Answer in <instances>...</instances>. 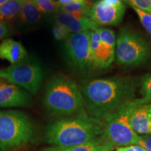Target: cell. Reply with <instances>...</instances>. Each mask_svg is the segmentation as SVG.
<instances>
[{
	"mask_svg": "<svg viewBox=\"0 0 151 151\" xmlns=\"http://www.w3.org/2000/svg\"><path fill=\"white\" fill-rule=\"evenodd\" d=\"M137 83L132 77H109L89 81L81 88L90 116L104 120L134 99Z\"/></svg>",
	"mask_w": 151,
	"mask_h": 151,
	"instance_id": "1",
	"label": "cell"
},
{
	"mask_svg": "<svg viewBox=\"0 0 151 151\" xmlns=\"http://www.w3.org/2000/svg\"><path fill=\"white\" fill-rule=\"evenodd\" d=\"M104 128V120L94 118L83 111L49 124L43 139L55 146H78L99 137Z\"/></svg>",
	"mask_w": 151,
	"mask_h": 151,
	"instance_id": "2",
	"label": "cell"
},
{
	"mask_svg": "<svg viewBox=\"0 0 151 151\" xmlns=\"http://www.w3.org/2000/svg\"><path fill=\"white\" fill-rule=\"evenodd\" d=\"M43 104L54 116L68 117L85 111L81 88L74 81L62 74L55 75L46 84Z\"/></svg>",
	"mask_w": 151,
	"mask_h": 151,
	"instance_id": "3",
	"label": "cell"
},
{
	"mask_svg": "<svg viewBox=\"0 0 151 151\" xmlns=\"http://www.w3.org/2000/svg\"><path fill=\"white\" fill-rule=\"evenodd\" d=\"M35 127L29 117L20 111H0V150L9 151L31 142Z\"/></svg>",
	"mask_w": 151,
	"mask_h": 151,
	"instance_id": "4",
	"label": "cell"
},
{
	"mask_svg": "<svg viewBox=\"0 0 151 151\" xmlns=\"http://www.w3.org/2000/svg\"><path fill=\"white\" fill-rule=\"evenodd\" d=\"M0 78L35 94L42 85L43 71L39 62L25 58L18 63L0 69Z\"/></svg>",
	"mask_w": 151,
	"mask_h": 151,
	"instance_id": "5",
	"label": "cell"
},
{
	"mask_svg": "<svg viewBox=\"0 0 151 151\" xmlns=\"http://www.w3.org/2000/svg\"><path fill=\"white\" fill-rule=\"evenodd\" d=\"M150 48L146 41L134 32L123 28L116 39L117 62L126 67H133L143 63L148 58Z\"/></svg>",
	"mask_w": 151,
	"mask_h": 151,
	"instance_id": "6",
	"label": "cell"
},
{
	"mask_svg": "<svg viewBox=\"0 0 151 151\" xmlns=\"http://www.w3.org/2000/svg\"><path fill=\"white\" fill-rule=\"evenodd\" d=\"M131 101L104 120L105 128L102 135L115 147L134 146L139 143L140 137L131 127L129 122Z\"/></svg>",
	"mask_w": 151,
	"mask_h": 151,
	"instance_id": "7",
	"label": "cell"
},
{
	"mask_svg": "<svg viewBox=\"0 0 151 151\" xmlns=\"http://www.w3.org/2000/svg\"><path fill=\"white\" fill-rule=\"evenodd\" d=\"M90 31L71 33L65 40L68 62L81 74L90 73L94 67L90 46Z\"/></svg>",
	"mask_w": 151,
	"mask_h": 151,
	"instance_id": "8",
	"label": "cell"
},
{
	"mask_svg": "<svg viewBox=\"0 0 151 151\" xmlns=\"http://www.w3.org/2000/svg\"><path fill=\"white\" fill-rule=\"evenodd\" d=\"M126 6L113 5L104 0H97L92 4L89 18L99 25H116L122 21Z\"/></svg>",
	"mask_w": 151,
	"mask_h": 151,
	"instance_id": "9",
	"label": "cell"
},
{
	"mask_svg": "<svg viewBox=\"0 0 151 151\" xmlns=\"http://www.w3.org/2000/svg\"><path fill=\"white\" fill-rule=\"evenodd\" d=\"M31 97L25 90L16 85L0 78V108L27 107Z\"/></svg>",
	"mask_w": 151,
	"mask_h": 151,
	"instance_id": "10",
	"label": "cell"
},
{
	"mask_svg": "<svg viewBox=\"0 0 151 151\" xmlns=\"http://www.w3.org/2000/svg\"><path fill=\"white\" fill-rule=\"evenodd\" d=\"M129 122L131 127L137 134L150 133L151 103H145L142 99L132 100Z\"/></svg>",
	"mask_w": 151,
	"mask_h": 151,
	"instance_id": "11",
	"label": "cell"
},
{
	"mask_svg": "<svg viewBox=\"0 0 151 151\" xmlns=\"http://www.w3.org/2000/svg\"><path fill=\"white\" fill-rule=\"evenodd\" d=\"M90 46L94 69H106L112 64L116 52L110 51L101 42L98 27L90 31Z\"/></svg>",
	"mask_w": 151,
	"mask_h": 151,
	"instance_id": "12",
	"label": "cell"
},
{
	"mask_svg": "<svg viewBox=\"0 0 151 151\" xmlns=\"http://www.w3.org/2000/svg\"><path fill=\"white\" fill-rule=\"evenodd\" d=\"M56 24L65 27L70 33H78L81 32L91 31L99 27L89 17L76 16L59 11L55 18Z\"/></svg>",
	"mask_w": 151,
	"mask_h": 151,
	"instance_id": "13",
	"label": "cell"
},
{
	"mask_svg": "<svg viewBox=\"0 0 151 151\" xmlns=\"http://www.w3.org/2000/svg\"><path fill=\"white\" fill-rule=\"evenodd\" d=\"M115 146L101 134L99 137L84 144L74 146H52L42 151H113Z\"/></svg>",
	"mask_w": 151,
	"mask_h": 151,
	"instance_id": "14",
	"label": "cell"
},
{
	"mask_svg": "<svg viewBox=\"0 0 151 151\" xmlns=\"http://www.w3.org/2000/svg\"><path fill=\"white\" fill-rule=\"evenodd\" d=\"M27 56V50L18 41L5 39L0 43V59L7 60L11 65L18 63Z\"/></svg>",
	"mask_w": 151,
	"mask_h": 151,
	"instance_id": "15",
	"label": "cell"
},
{
	"mask_svg": "<svg viewBox=\"0 0 151 151\" xmlns=\"http://www.w3.org/2000/svg\"><path fill=\"white\" fill-rule=\"evenodd\" d=\"M24 0H9L0 6V22L9 24L19 17Z\"/></svg>",
	"mask_w": 151,
	"mask_h": 151,
	"instance_id": "16",
	"label": "cell"
},
{
	"mask_svg": "<svg viewBox=\"0 0 151 151\" xmlns=\"http://www.w3.org/2000/svg\"><path fill=\"white\" fill-rule=\"evenodd\" d=\"M42 14L39 10L33 0H24L18 18L26 23L34 24L41 18Z\"/></svg>",
	"mask_w": 151,
	"mask_h": 151,
	"instance_id": "17",
	"label": "cell"
},
{
	"mask_svg": "<svg viewBox=\"0 0 151 151\" xmlns=\"http://www.w3.org/2000/svg\"><path fill=\"white\" fill-rule=\"evenodd\" d=\"M92 5L89 0H76L67 4L61 6L60 10L76 16L89 17Z\"/></svg>",
	"mask_w": 151,
	"mask_h": 151,
	"instance_id": "18",
	"label": "cell"
},
{
	"mask_svg": "<svg viewBox=\"0 0 151 151\" xmlns=\"http://www.w3.org/2000/svg\"><path fill=\"white\" fill-rule=\"evenodd\" d=\"M101 42L107 49L111 52H116V40L114 32L105 27H98Z\"/></svg>",
	"mask_w": 151,
	"mask_h": 151,
	"instance_id": "19",
	"label": "cell"
},
{
	"mask_svg": "<svg viewBox=\"0 0 151 151\" xmlns=\"http://www.w3.org/2000/svg\"><path fill=\"white\" fill-rule=\"evenodd\" d=\"M41 14H56L60 11V6L54 0H33Z\"/></svg>",
	"mask_w": 151,
	"mask_h": 151,
	"instance_id": "20",
	"label": "cell"
},
{
	"mask_svg": "<svg viewBox=\"0 0 151 151\" xmlns=\"http://www.w3.org/2000/svg\"><path fill=\"white\" fill-rule=\"evenodd\" d=\"M141 93L145 103H151V72L143 77L141 81Z\"/></svg>",
	"mask_w": 151,
	"mask_h": 151,
	"instance_id": "21",
	"label": "cell"
},
{
	"mask_svg": "<svg viewBox=\"0 0 151 151\" xmlns=\"http://www.w3.org/2000/svg\"><path fill=\"white\" fill-rule=\"evenodd\" d=\"M133 9L140 19L141 24L147 30V32L151 35V15L149 13L136 8V7H133Z\"/></svg>",
	"mask_w": 151,
	"mask_h": 151,
	"instance_id": "22",
	"label": "cell"
},
{
	"mask_svg": "<svg viewBox=\"0 0 151 151\" xmlns=\"http://www.w3.org/2000/svg\"><path fill=\"white\" fill-rule=\"evenodd\" d=\"M52 32H53L54 37L58 41L65 40L71 34L65 27L58 24H56L53 27Z\"/></svg>",
	"mask_w": 151,
	"mask_h": 151,
	"instance_id": "23",
	"label": "cell"
},
{
	"mask_svg": "<svg viewBox=\"0 0 151 151\" xmlns=\"http://www.w3.org/2000/svg\"><path fill=\"white\" fill-rule=\"evenodd\" d=\"M130 5L149 14L151 13V0H130Z\"/></svg>",
	"mask_w": 151,
	"mask_h": 151,
	"instance_id": "24",
	"label": "cell"
},
{
	"mask_svg": "<svg viewBox=\"0 0 151 151\" xmlns=\"http://www.w3.org/2000/svg\"><path fill=\"white\" fill-rule=\"evenodd\" d=\"M138 145L143 147L147 151H151V137H145V136L140 137Z\"/></svg>",
	"mask_w": 151,
	"mask_h": 151,
	"instance_id": "25",
	"label": "cell"
},
{
	"mask_svg": "<svg viewBox=\"0 0 151 151\" xmlns=\"http://www.w3.org/2000/svg\"><path fill=\"white\" fill-rule=\"evenodd\" d=\"M9 26V24L0 22V39H2L9 35L10 31Z\"/></svg>",
	"mask_w": 151,
	"mask_h": 151,
	"instance_id": "26",
	"label": "cell"
},
{
	"mask_svg": "<svg viewBox=\"0 0 151 151\" xmlns=\"http://www.w3.org/2000/svg\"><path fill=\"white\" fill-rule=\"evenodd\" d=\"M115 151H135V150L134 148V146H129L119 147Z\"/></svg>",
	"mask_w": 151,
	"mask_h": 151,
	"instance_id": "27",
	"label": "cell"
},
{
	"mask_svg": "<svg viewBox=\"0 0 151 151\" xmlns=\"http://www.w3.org/2000/svg\"><path fill=\"white\" fill-rule=\"evenodd\" d=\"M104 1H106L109 4H111L113 5H116V6H118V5H122L124 4V0H104Z\"/></svg>",
	"mask_w": 151,
	"mask_h": 151,
	"instance_id": "28",
	"label": "cell"
},
{
	"mask_svg": "<svg viewBox=\"0 0 151 151\" xmlns=\"http://www.w3.org/2000/svg\"><path fill=\"white\" fill-rule=\"evenodd\" d=\"M75 1H76V0H58V2L60 6H64Z\"/></svg>",
	"mask_w": 151,
	"mask_h": 151,
	"instance_id": "29",
	"label": "cell"
},
{
	"mask_svg": "<svg viewBox=\"0 0 151 151\" xmlns=\"http://www.w3.org/2000/svg\"><path fill=\"white\" fill-rule=\"evenodd\" d=\"M134 148L135 151H147L146 149L143 148V147H141L140 146H137V145H134Z\"/></svg>",
	"mask_w": 151,
	"mask_h": 151,
	"instance_id": "30",
	"label": "cell"
},
{
	"mask_svg": "<svg viewBox=\"0 0 151 151\" xmlns=\"http://www.w3.org/2000/svg\"><path fill=\"white\" fill-rule=\"evenodd\" d=\"M9 0H0V6H1V5H3L4 4H5L6 1H8Z\"/></svg>",
	"mask_w": 151,
	"mask_h": 151,
	"instance_id": "31",
	"label": "cell"
},
{
	"mask_svg": "<svg viewBox=\"0 0 151 151\" xmlns=\"http://www.w3.org/2000/svg\"><path fill=\"white\" fill-rule=\"evenodd\" d=\"M124 3L127 4H129L130 5V0H124Z\"/></svg>",
	"mask_w": 151,
	"mask_h": 151,
	"instance_id": "32",
	"label": "cell"
},
{
	"mask_svg": "<svg viewBox=\"0 0 151 151\" xmlns=\"http://www.w3.org/2000/svg\"><path fill=\"white\" fill-rule=\"evenodd\" d=\"M150 133H151V122L150 124Z\"/></svg>",
	"mask_w": 151,
	"mask_h": 151,
	"instance_id": "33",
	"label": "cell"
}]
</instances>
